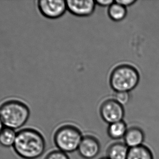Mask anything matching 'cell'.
<instances>
[{
	"instance_id": "10",
	"label": "cell",
	"mask_w": 159,
	"mask_h": 159,
	"mask_svg": "<svg viewBox=\"0 0 159 159\" xmlns=\"http://www.w3.org/2000/svg\"><path fill=\"white\" fill-rule=\"evenodd\" d=\"M129 148L124 143L115 142L107 150V157L110 159H127Z\"/></svg>"
},
{
	"instance_id": "9",
	"label": "cell",
	"mask_w": 159,
	"mask_h": 159,
	"mask_svg": "<svg viewBox=\"0 0 159 159\" xmlns=\"http://www.w3.org/2000/svg\"><path fill=\"white\" fill-rule=\"evenodd\" d=\"M123 139L125 144L129 148H131L143 145L145 135L139 127H132L128 129Z\"/></svg>"
},
{
	"instance_id": "11",
	"label": "cell",
	"mask_w": 159,
	"mask_h": 159,
	"mask_svg": "<svg viewBox=\"0 0 159 159\" xmlns=\"http://www.w3.org/2000/svg\"><path fill=\"white\" fill-rule=\"evenodd\" d=\"M127 159H154L153 153L144 144L129 148Z\"/></svg>"
},
{
	"instance_id": "8",
	"label": "cell",
	"mask_w": 159,
	"mask_h": 159,
	"mask_svg": "<svg viewBox=\"0 0 159 159\" xmlns=\"http://www.w3.org/2000/svg\"><path fill=\"white\" fill-rule=\"evenodd\" d=\"M67 9L74 15L87 16L94 11L96 2L93 0H69L66 1Z\"/></svg>"
},
{
	"instance_id": "13",
	"label": "cell",
	"mask_w": 159,
	"mask_h": 159,
	"mask_svg": "<svg viewBox=\"0 0 159 159\" xmlns=\"http://www.w3.org/2000/svg\"><path fill=\"white\" fill-rule=\"evenodd\" d=\"M17 136L15 130L4 127L0 133V144L6 148L14 146Z\"/></svg>"
},
{
	"instance_id": "15",
	"label": "cell",
	"mask_w": 159,
	"mask_h": 159,
	"mask_svg": "<svg viewBox=\"0 0 159 159\" xmlns=\"http://www.w3.org/2000/svg\"><path fill=\"white\" fill-rule=\"evenodd\" d=\"M45 159H70L67 153L60 150L52 151L49 153Z\"/></svg>"
},
{
	"instance_id": "12",
	"label": "cell",
	"mask_w": 159,
	"mask_h": 159,
	"mask_svg": "<svg viewBox=\"0 0 159 159\" xmlns=\"http://www.w3.org/2000/svg\"><path fill=\"white\" fill-rule=\"evenodd\" d=\"M128 129L127 124L123 120L113 123L108 127V135L113 140H119L124 138Z\"/></svg>"
},
{
	"instance_id": "3",
	"label": "cell",
	"mask_w": 159,
	"mask_h": 159,
	"mask_svg": "<svg viewBox=\"0 0 159 159\" xmlns=\"http://www.w3.org/2000/svg\"><path fill=\"white\" fill-rule=\"evenodd\" d=\"M140 81V74L135 67L128 64L115 67L110 75V85L117 93L132 90Z\"/></svg>"
},
{
	"instance_id": "1",
	"label": "cell",
	"mask_w": 159,
	"mask_h": 159,
	"mask_svg": "<svg viewBox=\"0 0 159 159\" xmlns=\"http://www.w3.org/2000/svg\"><path fill=\"white\" fill-rule=\"evenodd\" d=\"M45 141L41 133L32 128H26L17 133L14 144L15 153L24 159H36L43 155Z\"/></svg>"
},
{
	"instance_id": "17",
	"label": "cell",
	"mask_w": 159,
	"mask_h": 159,
	"mask_svg": "<svg viewBox=\"0 0 159 159\" xmlns=\"http://www.w3.org/2000/svg\"><path fill=\"white\" fill-rule=\"evenodd\" d=\"M96 4L102 7L111 6L114 2L113 0H97Z\"/></svg>"
},
{
	"instance_id": "19",
	"label": "cell",
	"mask_w": 159,
	"mask_h": 159,
	"mask_svg": "<svg viewBox=\"0 0 159 159\" xmlns=\"http://www.w3.org/2000/svg\"><path fill=\"white\" fill-rule=\"evenodd\" d=\"M4 128V125L3 123L2 122V120L0 118V133H1V131L3 130V129Z\"/></svg>"
},
{
	"instance_id": "4",
	"label": "cell",
	"mask_w": 159,
	"mask_h": 159,
	"mask_svg": "<svg viewBox=\"0 0 159 159\" xmlns=\"http://www.w3.org/2000/svg\"><path fill=\"white\" fill-rule=\"evenodd\" d=\"M83 137L78 127L71 125H63L55 132L54 142L58 150L67 154L73 153L78 151Z\"/></svg>"
},
{
	"instance_id": "14",
	"label": "cell",
	"mask_w": 159,
	"mask_h": 159,
	"mask_svg": "<svg viewBox=\"0 0 159 159\" xmlns=\"http://www.w3.org/2000/svg\"><path fill=\"white\" fill-rule=\"evenodd\" d=\"M108 13L112 20L120 21L124 19L127 15V8L114 1V3L109 7Z\"/></svg>"
},
{
	"instance_id": "20",
	"label": "cell",
	"mask_w": 159,
	"mask_h": 159,
	"mask_svg": "<svg viewBox=\"0 0 159 159\" xmlns=\"http://www.w3.org/2000/svg\"><path fill=\"white\" fill-rule=\"evenodd\" d=\"M99 159H110L109 158H108L107 157H101V158H100Z\"/></svg>"
},
{
	"instance_id": "5",
	"label": "cell",
	"mask_w": 159,
	"mask_h": 159,
	"mask_svg": "<svg viewBox=\"0 0 159 159\" xmlns=\"http://www.w3.org/2000/svg\"><path fill=\"white\" fill-rule=\"evenodd\" d=\"M100 112L101 117L109 125L123 120L125 111L122 105L115 99H108L101 104Z\"/></svg>"
},
{
	"instance_id": "2",
	"label": "cell",
	"mask_w": 159,
	"mask_h": 159,
	"mask_svg": "<svg viewBox=\"0 0 159 159\" xmlns=\"http://www.w3.org/2000/svg\"><path fill=\"white\" fill-rule=\"evenodd\" d=\"M30 115L28 107L20 101L9 100L0 106V118L4 127L14 130L24 126Z\"/></svg>"
},
{
	"instance_id": "16",
	"label": "cell",
	"mask_w": 159,
	"mask_h": 159,
	"mask_svg": "<svg viewBox=\"0 0 159 159\" xmlns=\"http://www.w3.org/2000/svg\"><path fill=\"white\" fill-rule=\"evenodd\" d=\"M130 99V95L127 92H118L115 95V100L121 105L127 104Z\"/></svg>"
},
{
	"instance_id": "6",
	"label": "cell",
	"mask_w": 159,
	"mask_h": 159,
	"mask_svg": "<svg viewBox=\"0 0 159 159\" xmlns=\"http://www.w3.org/2000/svg\"><path fill=\"white\" fill-rule=\"evenodd\" d=\"M40 12L49 19H57L65 14L67 9V2L64 0H40L38 2Z\"/></svg>"
},
{
	"instance_id": "7",
	"label": "cell",
	"mask_w": 159,
	"mask_h": 159,
	"mask_svg": "<svg viewBox=\"0 0 159 159\" xmlns=\"http://www.w3.org/2000/svg\"><path fill=\"white\" fill-rule=\"evenodd\" d=\"M100 143L98 139L91 135H84L78 148L80 157L84 159H93L100 152Z\"/></svg>"
},
{
	"instance_id": "18",
	"label": "cell",
	"mask_w": 159,
	"mask_h": 159,
	"mask_svg": "<svg viewBox=\"0 0 159 159\" xmlns=\"http://www.w3.org/2000/svg\"><path fill=\"white\" fill-rule=\"evenodd\" d=\"M115 2L118 3V4L122 5L123 6L127 7L135 3L136 2V1L135 0H116Z\"/></svg>"
}]
</instances>
